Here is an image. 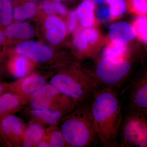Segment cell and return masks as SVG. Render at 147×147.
<instances>
[{"label":"cell","mask_w":147,"mask_h":147,"mask_svg":"<svg viewBox=\"0 0 147 147\" xmlns=\"http://www.w3.org/2000/svg\"><path fill=\"white\" fill-rule=\"evenodd\" d=\"M90 108L97 137L105 147H115L121 122L120 102L111 87L97 89Z\"/></svg>","instance_id":"cell-1"},{"label":"cell","mask_w":147,"mask_h":147,"mask_svg":"<svg viewBox=\"0 0 147 147\" xmlns=\"http://www.w3.org/2000/svg\"><path fill=\"white\" fill-rule=\"evenodd\" d=\"M60 129L67 147L87 146L97 137L90 108L74 110L62 121Z\"/></svg>","instance_id":"cell-2"},{"label":"cell","mask_w":147,"mask_h":147,"mask_svg":"<svg viewBox=\"0 0 147 147\" xmlns=\"http://www.w3.org/2000/svg\"><path fill=\"white\" fill-rule=\"evenodd\" d=\"M50 83L76 103L93 95L98 84L94 77L80 70L63 71L52 77Z\"/></svg>","instance_id":"cell-3"},{"label":"cell","mask_w":147,"mask_h":147,"mask_svg":"<svg viewBox=\"0 0 147 147\" xmlns=\"http://www.w3.org/2000/svg\"><path fill=\"white\" fill-rule=\"evenodd\" d=\"M31 109H51L68 113L74 110L76 103L59 91L52 84H46L29 98Z\"/></svg>","instance_id":"cell-4"},{"label":"cell","mask_w":147,"mask_h":147,"mask_svg":"<svg viewBox=\"0 0 147 147\" xmlns=\"http://www.w3.org/2000/svg\"><path fill=\"white\" fill-rule=\"evenodd\" d=\"M131 68L127 59H116L102 57L95 69L96 80L105 87H111L121 84Z\"/></svg>","instance_id":"cell-5"},{"label":"cell","mask_w":147,"mask_h":147,"mask_svg":"<svg viewBox=\"0 0 147 147\" xmlns=\"http://www.w3.org/2000/svg\"><path fill=\"white\" fill-rule=\"evenodd\" d=\"M121 129L122 146L147 147V119L142 113L128 114Z\"/></svg>","instance_id":"cell-6"},{"label":"cell","mask_w":147,"mask_h":147,"mask_svg":"<svg viewBox=\"0 0 147 147\" xmlns=\"http://www.w3.org/2000/svg\"><path fill=\"white\" fill-rule=\"evenodd\" d=\"M26 124L20 118L10 114L0 119V136L8 146L22 145Z\"/></svg>","instance_id":"cell-7"},{"label":"cell","mask_w":147,"mask_h":147,"mask_svg":"<svg viewBox=\"0 0 147 147\" xmlns=\"http://www.w3.org/2000/svg\"><path fill=\"white\" fill-rule=\"evenodd\" d=\"M46 78L38 74L34 73L17 81L7 84L8 91L19 96L25 103L31 95L40 87L46 84Z\"/></svg>","instance_id":"cell-8"},{"label":"cell","mask_w":147,"mask_h":147,"mask_svg":"<svg viewBox=\"0 0 147 147\" xmlns=\"http://www.w3.org/2000/svg\"><path fill=\"white\" fill-rule=\"evenodd\" d=\"M14 52L38 63H44L53 57V50L44 44L32 41L19 43L14 48Z\"/></svg>","instance_id":"cell-9"},{"label":"cell","mask_w":147,"mask_h":147,"mask_svg":"<svg viewBox=\"0 0 147 147\" xmlns=\"http://www.w3.org/2000/svg\"><path fill=\"white\" fill-rule=\"evenodd\" d=\"M108 36L110 42L126 45L135 38L137 34L133 25L121 21L110 26Z\"/></svg>","instance_id":"cell-10"},{"label":"cell","mask_w":147,"mask_h":147,"mask_svg":"<svg viewBox=\"0 0 147 147\" xmlns=\"http://www.w3.org/2000/svg\"><path fill=\"white\" fill-rule=\"evenodd\" d=\"M45 26L47 30L46 38L50 43L58 44L65 36L66 27L63 21L57 16H49L45 20Z\"/></svg>","instance_id":"cell-11"},{"label":"cell","mask_w":147,"mask_h":147,"mask_svg":"<svg viewBox=\"0 0 147 147\" xmlns=\"http://www.w3.org/2000/svg\"><path fill=\"white\" fill-rule=\"evenodd\" d=\"M31 115L40 122L57 126L69 113L61 110L51 109H34L30 110Z\"/></svg>","instance_id":"cell-12"},{"label":"cell","mask_w":147,"mask_h":147,"mask_svg":"<svg viewBox=\"0 0 147 147\" xmlns=\"http://www.w3.org/2000/svg\"><path fill=\"white\" fill-rule=\"evenodd\" d=\"M24 103L19 96L12 92L7 91L0 95V119L13 114Z\"/></svg>","instance_id":"cell-13"},{"label":"cell","mask_w":147,"mask_h":147,"mask_svg":"<svg viewBox=\"0 0 147 147\" xmlns=\"http://www.w3.org/2000/svg\"><path fill=\"white\" fill-rule=\"evenodd\" d=\"M131 110L147 113V77L138 83L131 95Z\"/></svg>","instance_id":"cell-14"},{"label":"cell","mask_w":147,"mask_h":147,"mask_svg":"<svg viewBox=\"0 0 147 147\" xmlns=\"http://www.w3.org/2000/svg\"><path fill=\"white\" fill-rule=\"evenodd\" d=\"M45 134V129L41 123L32 122L26 127L22 145L26 147H37Z\"/></svg>","instance_id":"cell-15"},{"label":"cell","mask_w":147,"mask_h":147,"mask_svg":"<svg viewBox=\"0 0 147 147\" xmlns=\"http://www.w3.org/2000/svg\"><path fill=\"white\" fill-rule=\"evenodd\" d=\"M5 36L12 38L28 39L34 36L33 27L26 22H16L11 24L6 28Z\"/></svg>","instance_id":"cell-16"},{"label":"cell","mask_w":147,"mask_h":147,"mask_svg":"<svg viewBox=\"0 0 147 147\" xmlns=\"http://www.w3.org/2000/svg\"><path fill=\"white\" fill-rule=\"evenodd\" d=\"M95 2L94 0H83L76 11L77 18L84 28H89L95 23Z\"/></svg>","instance_id":"cell-17"},{"label":"cell","mask_w":147,"mask_h":147,"mask_svg":"<svg viewBox=\"0 0 147 147\" xmlns=\"http://www.w3.org/2000/svg\"><path fill=\"white\" fill-rule=\"evenodd\" d=\"M28 58L18 55L11 58L9 62V69L13 76L20 79L27 76L30 71Z\"/></svg>","instance_id":"cell-18"},{"label":"cell","mask_w":147,"mask_h":147,"mask_svg":"<svg viewBox=\"0 0 147 147\" xmlns=\"http://www.w3.org/2000/svg\"><path fill=\"white\" fill-rule=\"evenodd\" d=\"M38 6L34 2L25 1L13 7V18L22 21L32 18L36 15Z\"/></svg>","instance_id":"cell-19"},{"label":"cell","mask_w":147,"mask_h":147,"mask_svg":"<svg viewBox=\"0 0 147 147\" xmlns=\"http://www.w3.org/2000/svg\"><path fill=\"white\" fill-rule=\"evenodd\" d=\"M103 57L128 59V53L126 45L110 42L103 50Z\"/></svg>","instance_id":"cell-20"},{"label":"cell","mask_w":147,"mask_h":147,"mask_svg":"<svg viewBox=\"0 0 147 147\" xmlns=\"http://www.w3.org/2000/svg\"><path fill=\"white\" fill-rule=\"evenodd\" d=\"M13 0H0V24L7 27L13 18Z\"/></svg>","instance_id":"cell-21"},{"label":"cell","mask_w":147,"mask_h":147,"mask_svg":"<svg viewBox=\"0 0 147 147\" xmlns=\"http://www.w3.org/2000/svg\"><path fill=\"white\" fill-rule=\"evenodd\" d=\"M40 7L45 13L50 15L57 13L64 15L67 13L66 8L60 2L45 0L40 4Z\"/></svg>","instance_id":"cell-22"},{"label":"cell","mask_w":147,"mask_h":147,"mask_svg":"<svg viewBox=\"0 0 147 147\" xmlns=\"http://www.w3.org/2000/svg\"><path fill=\"white\" fill-rule=\"evenodd\" d=\"M109 5L111 19H115L121 17L125 12L127 7L125 0H105Z\"/></svg>","instance_id":"cell-23"},{"label":"cell","mask_w":147,"mask_h":147,"mask_svg":"<svg viewBox=\"0 0 147 147\" xmlns=\"http://www.w3.org/2000/svg\"><path fill=\"white\" fill-rule=\"evenodd\" d=\"M136 34L142 42L147 44V15L140 16L133 23Z\"/></svg>","instance_id":"cell-24"},{"label":"cell","mask_w":147,"mask_h":147,"mask_svg":"<svg viewBox=\"0 0 147 147\" xmlns=\"http://www.w3.org/2000/svg\"><path fill=\"white\" fill-rule=\"evenodd\" d=\"M126 3L132 13L140 16L147 15V0H127Z\"/></svg>","instance_id":"cell-25"},{"label":"cell","mask_w":147,"mask_h":147,"mask_svg":"<svg viewBox=\"0 0 147 147\" xmlns=\"http://www.w3.org/2000/svg\"><path fill=\"white\" fill-rule=\"evenodd\" d=\"M74 44L75 48L82 53H88L90 44L86 35L84 33L83 28L79 30L74 37Z\"/></svg>","instance_id":"cell-26"},{"label":"cell","mask_w":147,"mask_h":147,"mask_svg":"<svg viewBox=\"0 0 147 147\" xmlns=\"http://www.w3.org/2000/svg\"><path fill=\"white\" fill-rule=\"evenodd\" d=\"M45 139L48 142L50 147H63L66 146L64 138L60 129H55L51 131L48 139Z\"/></svg>","instance_id":"cell-27"},{"label":"cell","mask_w":147,"mask_h":147,"mask_svg":"<svg viewBox=\"0 0 147 147\" xmlns=\"http://www.w3.org/2000/svg\"><path fill=\"white\" fill-rule=\"evenodd\" d=\"M84 33L86 34L90 45H94L99 39V35L97 29L94 27L84 28Z\"/></svg>","instance_id":"cell-28"},{"label":"cell","mask_w":147,"mask_h":147,"mask_svg":"<svg viewBox=\"0 0 147 147\" xmlns=\"http://www.w3.org/2000/svg\"><path fill=\"white\" fill-rule=\"evenodd\" d=\"M77 18L76 11H71L69 12L67 20L66 28L69 32H73L76 28Z\"/></svg>","instance_id":"cell-29"},{"label":"cell","mask_w":147,"mask_h":147,"mask_svg":"<svg viewBox=\"0 0 147 147\" xmlns=\"http://www.w3.org/2000/svg\"><path fill=\"white\" fill-rule=\"evenodd\" d=\"M96 15L98 20L101 22H107L111 19L109 9L106 6L99 7L96 11Z\"/></svg>","instance_id":"cell-30"},{"label":"cell","mask_w":147,"mask_h":147,"mask_svg":"<svg viewBox=\"0 0 147 147\" xmlns=\"http://www.w3.org/2000/svg\"><path fill=\"white\" fill-rule=\"evenodd\" d=\"M8 91L7 83H0V95Z\"/></svg>","instance_id":"cell-31"},{"label":"cell","mask_w":147,"mask_h":147,"mask_svg":"<svg viewBox=\"0 0 147 147\" xmlns=\"http://www.w3.org/2000/svg\"><path fill=\"white\" fill-rule=\"evenodd\" d=\"M37 147H50L48 142L45 139H42V141L39 142Z\"/></svg>","instance_id":"cell-32"},{"label":"cell","mask_w":147,"mask_h":147,"mask_svg":"<svg viewBox=\"0 0 147 147\" xmlns=\"http://www.w3.org/2000/svg\"><path fill=\"white\" fill-rule=\"evenodd\" d=\"M5 37L4 32H3L0 30V44H2V43H3V42H4V41H5Z\"/></svg>","instance_id":"cell-33"},{"label":"cell","mask_w":147,"mask_h":147,"mask_svg":"<svg viewBox=\"0 0 147 147\" xmlns=\"http://www.w3.org/2000/svg\"><path fill=\"white\" fill-rule=\"evenodd\" d=\"M23 1H25L34 2H36L44 1V0H23Z\"/></svg>","instance_id":"cell-34"},{"label":"cell","mask_w":147,"mask_h":147,"mask_svg":"<svg viewBox=\"0 0 147 147\" xmlns=\"http://www.w3.org/2000/svg\"><path fill=\"white\" fill-rule=\"evenodd\" d=\"M52 1H55L61 2L62 1H72V0H52Z\"/></svg>","instance_id":"cell-35"},{"label":"cell","mask_w":147,"mask_h":147,"mask_svg":"<svg viewBox=\"0 0 147 147\" xmlns=\"http://www.w3.org/2000/svg\"><path fill=\"white\" fill-rule=\"evenodd\" d=\"M95 2H97L98 3H101L103 1H105V0H94Z\"/></svg>","instance_id":"cell-36"},{"label":"cell","mask_w":147,"mask_h":147,"mask_svg":"<svg viewBox=\"0 0 147 147\" xmlns=\"http://www.w3.org/2000/svg\"><path fill=\"white\" fill-rule=\"evenodd\" d=\"M1 70H0V77H1Z\"/></svg>","instance_id":"cell-37"}]
</instances>
